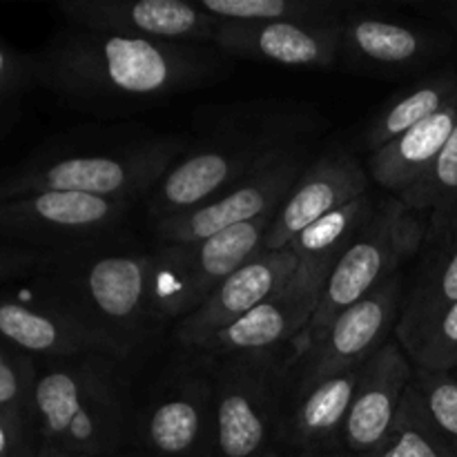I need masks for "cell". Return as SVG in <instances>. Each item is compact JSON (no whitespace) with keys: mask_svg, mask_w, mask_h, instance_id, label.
Returning a JSON list of instances; mask_svg holds the SVG:
<instances>
[{"mask_svg":"<svg viewBox=\"0 0 457 457\" xmlns=\"http://www.w3.org/2000/svg\"><path fill=\"white\" fill-rule=\"evenodd\" d=\"M0 342L45 361L107 355L101 339L61 308L27 295L0 293ZM110 357V355H107Z\"/></svg>","mask_w":457,"mask_h":457,"instance_id":"cell-20","label":"cell"},{"mask_svg":"<svg viewBox=\"0 0 457 457\" xmlns=\"http://www.w3.org/2000/svg\"><path fill=\"white\" fill-rule=\"evenodd\" d=\"M137 433L150 457H212V382L179 379L143 411Z\"/></svg>","mask_w":457,"mask_h":457,"instance_id":"cell-16","label":"cell"},{"mask_svg":"<svg viewBox=\"0 0 457 457\" xmlns=\"http://www.w3.org/2000/svg\"><path fill=\"white\" fill-rule=\"evenodd\" d=\"M199 137L187 143L147 196L154 221L195 210L321 128V116L297 101H250L196 114Z\"/></svg>","mask_w":457,"mask_h":457,"instance_id":"cell-2","label":"cell"},{"mask_svg":"<svg viewBox=\"0 0 457 457\" xmlns=\"http://www.w3.org/2000/svg\"><path fill=\"white\" fill-rule=\"evenodd\" d=\"M0 132H3V129H0Z\"/></svg>","mask_w":457,"mask_h":457,"instance_id":"cell-40","label":"cell"},{"mask_svg":"<svg viewBox=\"0 0 457 457\" xmlns=\"http://www.w3.org/2000/svg\"><path fill=\"white\" fill-rule=\"evenodd\" d=\"M364 364L297 393L281 424V455L333 457L342 451V433Z\"/></svg>","mask_w":457,"mask_h":457,"instance_id":"cell-21","label":"cell"},{"mask_svg":"<svg viewBox=\"0 0 457 457\" xmlns=\"http://www.w3.org/2000/svg\"><path fill=\"white\" fill-rule=\"evenodd\" d=\"M38 449L79 457H107L123 442L125 400L112 357L54 361L38 370L34 386Z\"/></svg>","mask_w":457,"mask_h":457,"instance_id":"cell-5","label":"cell"},{"mask_svg":"<svg viewBox=\"0 0 457 457\" xmlns=\"http://www.w3.org/2000/svg\"><path fill=\"white\" fill-rule=\"evenodd\" d=\"M281 457H299V455H281Z\"/></svg>","mask_w":457,"mask_h":457,"instance_id":"cell-38","label":"cell"},{"mask_svg":"<svg viewBox=\"0 0 457 457\" xmlns=\"http://www.w3.org/2000/svg\"><path fill=\"white\" fill-rule=\"evenodd\" d=\"M427 230V217L409 210L400 199L391 196L378 201L373 217L330 272L315 315L299 339L290 364H295L344 311L402 272V266L422 250Z\"/></svg>","mask_w":457,"mask_h":457,"instance_id":"cell-6","label":"cell"},{"mask_svg":"<svg viewBox=\"0 0 457 457\" xmlns=\"http://www.w3.org/2000/svg\"><path fill=\"white\" fill-rule=\"evenodd\" d=\"M45 257L47 254L0 241V284L22 279V277H29L31 279L45 263Z\"/></svg>","mask_w":457,"mask_h":457,"instance_id":"cell-33","label":"cell"},{"mask_svg":"<svg viewBox=\"0 0 457 457\" xmlns=\"http://www.w3.org/2000/svg\"><path fill=\"white\" fill-rule=\"evenodd\" d=\"M357 3L339 0H201L199 7L217 21L235 22H342Z\"/></svg>","mask_w":457,"mask_h":457,"instance_id":"cell-27","label":"cell"},{"mask_svg":"<svg viewBox=\"0 0 457 457\" xmlns=\"http://www.w3.org/2000/svg\"><path fill=\"white\" fill-rule=\"evenodd\" d=\"M134 204L76 192L0 199V241L58 254L110 239Z\"/></svg>","mask_w":457,"mask_h":457,"instance_id":"cell-9","label":"cell"},{"mask_svg":"<svg viewBox=\"0 0 457 457\" xmlns=\"http://www.w3.org/2000/svg\"><path fill=\"white\" fill-rule=\"evenodd\" d=\"M424 12L433 13L436 18H440L442 22L451 27V29L457 31V0H451V3H436V4H424Z\"/></svg>","mask_w":457,"mask_h":457,"instance_id":"cell-35","label":"cell"},{"mask_svg":"<svg viewBox=\"0 0 457 457\" xmlns=\"http://www.w3.org/2000/svg\"><path fill=\"white\" fill-rule=\"evenodd\" d=\"M34 85V56L18 52L0 38V129L7 128L18 101Z\"/></svg>","mask_w":457,"mask_h":457,"instance_id":"cell-32","label":"cell"},{"mask_svg":"<svg viewBox=\"0 0 457 457\" xmlns=\"http://www.w3.org/2000/svg\"><path fill=\"white\" fill-rule=\"evenodd\" d=\"M342 22L306 25V22L219 21L212 43L221 52L248 61L326 70L339 61Z\"/></svg>","mask_w":457,"mask_h":457,"instance_id":"cell-17","label":"cell"},{"mask_svg":"<svg viewBox=\"0 0 457 457\" xmlns=\"http://www.w3.org/2000/svg\"><path fill=\"white\" fill-rule=\"evenodd\" d=\"M457 125V98L442 107L431 119L422 120L415 128L393 138L369 156V179H373L384 190L402 195L413 186L428 168Z\"/></svg>","mask_w":457,"mask_h":457,"instance_id":"cell-24","label":"cell"},{"mask_svg":"<svg viewBox=\"0 0 457 457\" xmlns=\"http://www.w3.org/2000/svg\"><path fill=\"white\" fill-rule=\"evenodd\" d=\"M404 293V275L397 272L355 306L344 311L302 355L303 366L299 369L295 395L366 364L384 344L391 342L400 321ZM302 357L297 361H302Z\"/></svg>","mask_w":457,"mask_h":457,"instance_id":"cell-11","label":"cell"},{"mask_svg":"<svg viewBox=\"0 0 457 457\" xmlns=\"http://www.w3.org/2000/svg\"><path fill=\"white\" fill-rule=\"evenodd\" d=\"M36 457H79V455H67V453H61V451H52V449H38Z\"/></svg>","mask_w":457,"mask_h":457,"instance_id":"cell-36","label":"cell"},{"mask_svg":"<svg viewBox=\"0 0 457 457\" xmlns=\"http://www.w3.org/2000/svg\"><path fill=\"white\" fill-rule=\"evenodd\" d=\"M453 98H457V74L453 70H442L427 76L418 85L384 103L382 110L366 125L364 145L370 152L379 150L406 129L431 119Z\"/></svg>","mask_w":457,"mask_h":457,"instance_id":"cell-25","label":"cell"},{"mask_svg":"<svg viewBox=\"0 0 457 457\" xmlns=\"http://www.w3.org/2000/svg\"><path fill=\"white\" fill-rule=\"evenodd\" d=\"M453 373H455V375H457V366H455V370H453Z\"/></svg>","mask_w":457,"mask_h":457,"instance_id":"cell-39","label":"cell"},{"mask_svg":"<svg viewBox=\"0 0 457 457\" xmlns=\"http://www.w3.org/2000/svg\"><path fill=\"white\" fill-rule=\"evenodd\" d=\"M36 453L38 440L34 428L0 413V457H36Z\"/></svg>","mask_w":457,"mask_h":457,"instance_id":"cell-34","label":"cell"},{"mask_svg":"<svg viewBox=\"0 0 457 457\" xmlns=\"http://www.w3.org/2000/svg\"><path fill=\"white\" fill-rule=\"evenodd\" d=\"M187 150L181 137H143L129 141L43 147L0 172V199L36 192H76L137 204Z\"/></svg>","mask_w":457,"mask_h":457,"instance_id":"cell-4","label":"cell"},{"mask_svg":"<svg viewBox=\"0 0 457 457\" xmlns=\"http://www.w3.org/2000/svg\"><path fill=\"white\" fill-rule=\"evenodd\" d=\"M36 379V361L0 342V413L27 424L34 431Z\"/></svg>","mask_w":457,"mask_h":457,"instance_id":"cell-30","label":"cell"},{"mask_svg":"<svg viewBox=\"0 0 457 457\" xmlns=\"http://www.w3.org/2000/svg\"><path fill=\"white\" fill-rule=\"evenodd\" d=\"M446 36L424 22L357 3L342 22L339 61L353 71L402 76L442 56Z\"/></svg>","mask_w":457,"mask_h":457,"instance_id":"cell-12","label":"cell"},{"mask_svg":"<svg viewBox=\"0 0 457 457\" xmlns=\"http://www.w3.org/2000/svg\"><path fill=\"white\" fill-rule=\"evenodd\" d=\"M295 272L297 257L288 248L262 250L237 268L199 311L179 321L177 342L199 351L210 337L230 328L253 308L279 293L293 279Z\"/></svg>","mask_w":457,"mask_h":457,"instance_id":"cell-15","label":"cell"},{"mask_svg":"<svg viewBox=\"0 0 457 457\" xmlns=\"http://www.w3.org/2000/svg\"><path fill=\"white\" fill-rule=\"evenodd\" d=\"M369 190V172L342 147L326 150L306 165L288 192L263 239V250H284L299 232L326 214L360 199Z\"/></svg>","mask_w":457,"mask_h":457,"instance_id":"cell-14","label":"cell"},{"mask_svg":"<svg viewBox=\"0 0 457 457\" xmlns=\"http://www.w3.org/2000/svg\"><path fill=\"white\" fill-rule=\"evenodd\" d=\"M375 208H378V201L366 192L360 199L342 205L339 210L326 214L320 221L299 232L286 245L297 257V272L293 279L303 288L321 295L339 257L355 241L366 221L373 217Z\"/></svg>","mask_w":457,"mask_h":457,"instance_id":"cell-23","label":"cell"},{"mask_svg":"<svg viewBox=\"0 0 457 457\" xmlns=\"http://www.w3.org/2000/svg\"><path fill=\"white\" fill-rule=\"evenodd\" d=\"M284 373L272 357L221 361L212 379V457H281Z\"/></svg>","mask_w":457,"mask_h":457,"instance_id":"cell-8","label":"cell"},{"mask_svg":"<svg viewBox=\"0 0 457 457\" xmlns=\"http://www.w3.org/2000/svg\"><path fill=\"white\" fill-rule=\"evenodd\" d=\"M395 199L427 217V235H440L457 226V125L431 168Z\"/></svg>","mask_w":457,"mask_h":457,"instance_id":"cell-26","label":"cell"},{"mask_svg":"<svg viewBox=\"0 0 457 457\" xmlns=\"http://www.w3.org/2000/svg\"><path fill=\"white\" fill-rule=\"evenodd\" d=\"M420 254V266L404 293L395 328V339L406 355L457 303V226L440 235H427Z\"/></svg>","mask_w":457,"mask_h":457,"instance_id":"cell-22","label":"cell"},{"mask_svg":"<svg viewBox=\"0 0 457 457\" xmlns=\"http://www.w3.org/2000/svg\"><path fill=\"white\" fill-rule=\"evenodd\" d=\"M320 297V293H312L290 279L279 293L253 308L237 324L210 337L199 351L210 353L212 357H223V360H232V357H272L275 360L277 353L286 346L293 348L295 353L299 339L306 333L315 315Z\"/></svg>","mask_w":457,"mask_h":457,"instance_id":"cell-19","label":"cell"},{"mask_svg":"<svg viewBox=\"0 0 457 457\" xmlns=\"http://www.w3.org/2000/svg\"><path fill=\"white\" fill-rule=\"evenodd\" d=\"M415 366L395 337L364 364L342 433V451L375 455L395 422Z\"/></svg>","mask_w":457,"mask_h":457,"instance_id":"cell-18","label":"cell"},{"mask_svg":"<svg viewBox=\"0 0 457 457\" xmlns=\"http://www.w3.org/2000/svg\"><path fill=\"white\" fill-rule=\"evenodd\" d=\"M409 360L415 369L453 373L457 366V303L431 326Z\"/></svg>","mask_w":457,"mask_h":457,"instance_id":"cell-31","label":"cell"},{"mask_svg":"<svg viewBox=\"0 0 457 457\" xmlns=\"http://www.w3.org/2000/svg\"><path fill=\"white\" fill-rule=\"evenodd\" d=\"M71 27L156 43H212L219 21L186 0H62Z\"/></svg>","mask_w":457,"mask_h":457,"instance_id":"cell-13","label":"cell"},{"mask_svg":"<svg viewBox=\"0 0 457 457\" xmlns=\"http://www.w3.org/2000/svg\"><path fill=\"white\" fill-rule=\"evenodd\" d=\"M373 457H455L433 433L411 379L397 409L391 433Z\"/></svg>","mask_w":457,"mask_h":457,"instance_id":"cell-28","label":"cell"},{"mask_svg":"<svg viewBox=\"0 0 457 457\" xmlns=\"http://www.w3.org/2000/svg\"><path fill=\"white\" fill-rule=\"evenodd\" d=\"M275 214L228 228L190 244H163L152 253L150 308L154 321L186 320L248 259L263 250Z\"/></svg>","mask_w":457,"mask_h":457,"instance_id":"cell-7","label":"cell"},{"mask_svg":"<svg viewBox=\"0 0 457 457\" xmlns=\"http://www.w3.org/2000/svg\"><path fill=\"white\" fill-rule=\"evenodd\" d=\"M413 386L433 433L457 457V375L415 369Z\"/></svg>","mask_w":457,"mask_h":457,"instance_id":"cell-29","label":"cell"},{"mask_svg":"<svg viewBox=\"0 0 457 457\" xmlns=\"http://www.w3.org/2000/svg\"><path fill=\"white\" fill-rule=\"evenodd\" d=\"M98 244L47 254L27 293L61 308L92 330L112 360L128 357L154 321L152 253Z\"/></svg>","mask_w":457,"mask_h":457,"instance_id":"cell-3","label":"cell"},{"mask_svg":"<svg viewBox=\"0 0 457 457\" xmlns=\"http://www.w3.org/2000/svg\"><path fill=\"white\" fill-rule=\"evenodd\" d=\"M34 56L36 85L80 110H132L190 92L221 71L204 45L156 43L103 31H58Z\"/></svg>","mask_w":457,"mask_h":457,"instance_id":"cell-1","label":"cell"},{"mask_svg":"<svg viewBox=\"0 0 457 457\" xmlns=\"http://www.w3.org/2000/svg\"><path fill=\"white\" fill-rule=\"evenodd\" d=\"M306 165V145L299 143L288 147L253 174L232 183L208 204L177 217L154 221V235L163 244H190L266 214H277Z\"/></svg>","mask_w":457,"mask_h":457,"instance_id":"cell-10","label":"cell"},{"mask_svg":"<svg viewBox=\"0 0 457 457\" xmlns=\"http://www.w3.org/2000/svg\"><path fill=\"white\" fill-rule=\"evenodd\" d=\"M333 457H373V455H355V453H346V451H339Z\"/></svg>","mask_w":457,"mask_h":457,"instance_id":"cell-37","label":"cell"}]
</instances>
